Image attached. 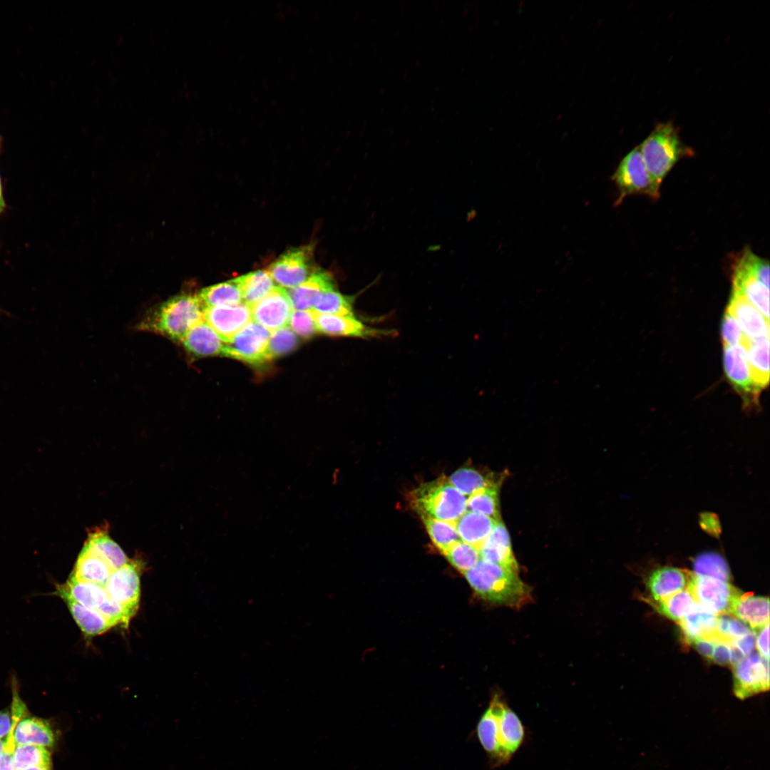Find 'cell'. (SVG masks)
Masks as SVG:
<instances>
[{"mask_svg": "<svg viewBox=\"0 0 770 770\" xmlns=\"http://www.w3.org/2000/svg\"><path fill=\"white\" fill-rule=\"evenodd\" d=\"M769 624L766 625L755 633L756 634V637L755 640V645L756 647V649L759 651V654L766 659H769Z\"/></svg>", "mask_w": 770, "mask_h": 770, "instance_id": "cell-47", "label": "cell"}, {"mask_svg": "<svg viewBox=\"0 0 770 770\" xmlns=\"http://www.w3.org/2000/svg\"><path fill=\"white\" fill-rule=\"evenodd\" d=\"M353 304L354 296L344 295L335 287L322 294L313 310L322 314L355 317Z\"/></svg>", "mask_w": 770, "mask_h": 770, "instance_id": "cell-37", "label": "cell"}, {"mask_svg": "<svg viewBox=\"0 0 770 770\" xmlns=\"http://www.w3.org/2000/svg\"><path fill=\"white\" fill-rule=\"evenodd\" d=\"M611 180L618 192L616 205L630 195H643L654 200H657L659 196V191L653 184L639 145L631 150L621 160L612 175Z\"/></svg>", "mask_w": 770, "mask_h": 770, "instance_id": "cell-6", "label": "cell"}, {"mask_svg": "<svg viewBox=\"0 0 770 770\" xmlns=\"http://www.w3.org/2000/svg\"><path fill=\"white\" fill-rule=\"evenodd\" d=\"M425 528L435 547L444 554L456 542L460 540L455 523L420 515Z\"/></svg>", "mask_w": 770, "mask_h": 770, "instance_id": "cell-35", "label": "cell"}, {"mask_svg": "<svg viewBox=\"0 0 770 770\" xmlns=\"http://www.w3.org/2000/svg\"><path fill=\"white\" fill-rule=\"evenodd\" d=\"M24 770H51V767H31Z\"/></svg>", "mask_w": 770, "mask_h": 770, "instance_id": "cell-56", "label": "cell"}, {"mask_svg": "<svg viewBox=\"0 0 770 770\" xmlns=\"http://www.w3.org/2000/svg\"><path fill=\"white\" fill-rule=\"evenodd\" d=\"M732 292L742 296L769 320V288L736 266Z\"/></svg>", "mask_w": 770, "mask_h": 770, "instance_id": "cell-24", "label": "cell"}, {"mask_svg": "<svg viewBox=\"0 0 770 770\" xmlns=\"http://www.w3.org/2000/svg\"><path fill=\"white\" fill-rule=\"evenodd\" d=\"M13 761L15 770L31 767H51L50 752L43 746L32 744H16Z\"/></svg>", "mask_w": 770, "mask_h": 770, "instance_id": "cell-36", "label": "cell"}, {"mask_svg": "<svg viewBox=\"0 0 770 770\" xmlns=\"http://www.w3.org/2000/svg\"><path fill=\"white\" fill-rule=\"evenodd\" d=\"M755 633L751 632L735 640L732 644L736 646L745 657L750 654L755 647Z\"/></svg>", "mask_w": 770, "mask_h": 770, "instance_id": "cell-49", "label": "cell"}, {"mask_svg": "<svg viewBox=\"0 0 770 770\" xmlns=\"http://www.w3.org/2000/svg\"><path fill=\"white\" fill-rule=\"evenodd\" d=\"M741 346L746 352L753 381L760 391L769 381V337L751 339L746 337Z\"/></svg>", "mask_w": 770, "mask_h": 770, "instance_id": "cell-22", "label": "cell"}, {"mask_svg": "<svg viewBox=\"0 0 770 770\" xmlns=\"http://www.w3.org/2000/svg\"><path fill=\"white\" fill-rule=\"evenodd\" d=\"M312 248L303 246L287 250L268 270L272 279L282 288H294L306 281L312 268Z\"/></svg>", "mask_w": 770, "mask_h": 770, "instance_id": "cell-9", "label": "cell"}, {"mask_svg": "<svg viewBox=\"0 0 770 770\" xmlns=\"http://www.w3.org/2000/svg\"><path fill=\"white\" fill-rule=\"evenodd\" d=\"M498 491L499 488H486L468 496L467 510L486 515L500 522Z\"/></svg>", "mask_w": 770, "mask_h": 770, "instance_id": "cell-38", "label": "cell"}, {"mask_svg": "<svg viewBox=\"0 0 770 770\" xmlns=\"http://www.w3.org/2000/svg\"><path fill=\"white\" fill-rule=\"evenodd\" d=\"M727 311L736 319L749 339L769 337V320L742 296L732 292Z\"/></svg>", "mask_w": 770, "mask_h": 770, "instance_id": "cell-17", "label": "cell"}, {"mask_svg": "<svg viewBox=\"0 0 770 770\" xmlns=\"http://www.w3.org/2000/svg\"><path fill=\"white\" fill-rule=\"evenodd\" d=\"M299 339L289 327H284L271 332L267 346L269 360L284 356L297 349Z\"/></svg>", "mask_w": 770, "mask_h": 770, "instance_id": "cell-41", "label": "cell"}, {"mask_svg": "<svg viewBox=\"0 0 770 770\" xmlns=\"http://www.w3.org/2000/svg\"><path fill=\"white\" fill-rule=\"evenodd\" d=\"M14 738L16 744H32L45 748L53 747L56 743L55 734L50 724L36 717L20 719L14 728Z\"/></svg>", "mask_w": 770, "mask_h": 770, "instance_id": "cell-28", "label": "cell"}, {"mask_svg": "<svg viewBox=\"0 0 770 770\" xmlns=\"http://www.w3.org/2000/svg\"><path fill=\"white\" fill-rule=\"evenodd\" d=\"M57 595L63 600L76 623L86 635H101L113 627L97 610L84 607L66 595Z\"/></svg>", "mask_w": 770, "mask_h": 770, "instance_id": "cell-31", "label": "cell"}, {"mask_svg": "<svg viewBox=\"0 0 770 770\" xmlns=\"http://www.w3.org/2000/svg\"><path fill=\"white\" fill-rule=\"evenodd\" d=\"M711 660L723 666L730 664V645L722 642H716Z\"/></svg>", "mask_w": 770, "mask_h": 770, "instance_id": "cell-48", "label": "cell"}, {"mask_svg": "<svg viewBox=\"0 0 770 770\" xmlns=\"http://www.w3.org/2000/svg\"><path fill=\"white\" fill-rule=\"evenodd\" d=\"M271 332L252 321L227 342L222 356L260 366L270 361L267 346Z\"/></svg>", "mask_w": 770, "mask_h": 770, "instance_id": "cell-7", "label": "cell"}, {"mask_svg": "<svg viewBox=\"0 0 770 770\" xmlns=\"http://www.w3.org/2000/svg\"><path fill=\"white\" fill-rule=\"evenodd\" d=\"M692 572L673 566L658 568L650 573L646 586L650 595L648 600H663L688 588Z\"/></svg>", "mask_w": 770, "mask_h": 770, "instance_id": "cell-16", "label": "cell"}, {"mask_svg": "<svg viewBox=\"0 0 770 770\" xmlns=\"http://www.w3.org/2000/svg\"><path fill=\"white\" fill-rule=\"evenodd\" d=\"M180 343L195 357L222 356L225 346L222 339L205 320L191 328Z\"/></svg>", "mask_w": 770, "mask_h": 770, "instance_id": "cell-20", "label": "cell"}, {"mask_svg": "<svg viewBox=\"0 0 770 770\" xmlns=\"http://www.w3.org/2000/svg\"><path fill=\"white\" fill-rule=\"evenodd\" d=\"M105 560L113 570L128 562L125 553L108 534V530L97 528L90 532L83 548Z\"/></svg>", "mask_w": 770, "mask_h": 770, "instance_id": "cell-29", "label": "cell"}, {"mask_svg": "<svg viewBox=\"0 0 770 770\" xmlns=\"http://www.w3.org/2000/svg\"><path fill=\"white\" fill-rule=\"evenodd\" d=\"M4 207H5V202H4L3 195H2L1 184V180H0V213L4 210Z\"/></svg>", "mask_w": 770, "mask_h": 770, "instance_id": "cell-54", "label": "cell"}, {"mask_svg": "<svg viewBox=\"0 0 770 770\" xmlns=\"http://www.w3.org/2000/svg\"><path fill=\"white\" fill-rule=\"evenodd\" d=\"M648 602L661 615L677 622L689 615L697 604L688 588L663 600H648Z\"/></svg>", "mask_w": 770, "mask_h": 770, "instance_id": "cell-34", "label": "cell"}, {"mask_svg": "<svg viewBox=\"0 0 770 770\" xmlns=\"http://www.w3.org/2000/svg\"><path fill=\"white\" fill-rule=\"evenodd\" d=\"M731 615L747 625L755 633L769 624V599L751 592H741Z\"/></svg>", "mask_w": 770, "mask_h": 770, "instance_id": "cell-19", "label": "cell"}, {"mask_svg": "<svg viewBox=\"0 0 770 770\" xmlns=\"http://www.w3.org/2000/svg\"><path fill=\"white\" fill-rule=\"evenodd\" d=\"M694 573L729 582L731 574L724 558L718 553H705L693 561Z\"/></svg>", "mask_w": 770, "mask_h": 770, "instance_id": "cell-39", "label": "cell"}, {"mask_svg": "<svg viewBox=\"0 0 770 770\" xmlns=\"http://www.w3.org/2000/svg\"><path fill=\"white\" fill-rule=\"evenodd\" d=\"M240 286L242 302L250 307L265 297L275 287L268 270H257L236 278Z\"/></svg>", "mask_w": 770, "mask_h": 770, "instance_id": "cell-32", "label": "cell"}, {"mask_svg": "<svg viewBox=\"0 0 770 770\" xmlns=\"http://www.w3.org/2000/svg\"><path fill=\"white\" fill-rule=\"evenodd\" d=\"M447 478L465 496L486 488H500L503 480V474L486 473L468 466L460 468Z\"/></svg>", "mask_w": 770, "mask_h": 770, "instance_id": "cell-25", "label": "cell"}, {"mask_svg": "<svg viewBox=\"0 0 770 770\" xmlns=\"http://www.w3.org/2000/svg\"><path fill=\"white\" fill-rule=\"evenodd\" d=\"M443 555L448 562L463 574L481 560L478 548L461 540L453 543Z\"/></svg>", "mask_w": 770, "mask_h": 770, "instance_id": "cell-40", "label": "cell"}, {"mask_svg": "<svg viewBox=\"0 0 770 770\" xmlns=\"http://www.w3.org/2000/svg\"><path fill=\"white\" fill-rule=\"evenodd\" d=\"M724 372L729 382L746 403L756 400L759 391L753 381L746 355L740 344L724 346Z\"/></svg>", "mask_w": 770, "mask_h": 770, "instance_id": "cell-13", "label": "cell"}, {"mask_svg": "<svg viewBox=\"0 0 770 770\" xmlns=\"http://www.w3.org/2000/svg\"><path fill=\"white\" fill-rule=\"evenodd\" d=\"M205 321L227 342L252 321L251 307L244 302L207 307Z\"/></svg>", "mask_w": 770, "mask_h": 770, "instance_id": "cell-14", "label": "cell"}, {"mask_svg": "<svg viewBox=\"0 0 770 770\" xmlns=\"http://www.w3.org/2000/svg\"><path fill=\"white\" fill-rule=\"evenodd\" d=\"M197 295L206 308L242 302V292L236 279L205 287Z\"/></svg>", "mask_w": 770, "mask_h": 770, "instance_id": "cell-33", "label": "cell"}, {"mask_svg": "<svg viewBox=\"0 0 770 770\" xmlns=\"http://www.w3.org/2000/svg\"><path fill=\"white\" fill-rule=\"evenodd\" d=\"M688 589L699 605L717 615L731 614L736 599L741 592L729 582L697 575L693 572Z\"/></svg>", "mask_w": 770, "mask_h": 770, "instance_id": "cell-8", "label": "cell"}, {"mask_svg": "<svg viewBox=\"0 0 770 770\" xmlns=\"http://www.w3.org/2000/svg\"><path fill=\"white\" fill-rule=\"evenodd\" d=\"M1 310V309H0Z\"/></svg>", "mask_w": 770, "mask_h": 770, "instance_id": "cell-57", "label": "cell"}, {"mask_svg": "<svg viewBox=\"0 0 770 770\" xmlns=\"http://www.w3.org/2000/svg\"><path fill=\"white\" fill-rule=\"evenodd\" d=\"M12 726V717L7 710L0 712V739L7 736Z\"/></svg>", "mask_w": 770, "mask_h": 770, "instance_id": "cell-52", "label": "cell"}, {"mask_svg": "<svg viewBox=\"0 0 770 770\" xmlns=\"http://www.w3.org/2000/svg\"><path fill=\"white\" fill-rule=\"evenodd\" d=\"M408 500L419 515L455 523L467 510V498L443 476L411 491Z\"/></svg>", "mask_w": 770, "mask_h": 770, "instance_id": "cell-5", "label": "cell"}, {"mask_svg": "<svg viewBox=\"0 0 770 770\" xmlns=\"http://www.w3.org/2000/svg\"><path fill=\"white\" fill-rule=\"evenodd\" d=\"M497 523L486 515L466 510L455 525L461 540L480 550Z\"/></svg>", "mask_w": 770, "mask_h": 770, "instance_id": "cell-23", "label": "cell"}, {"mask_svg": "<svg viewBox=\"0 0 770 770\" xmlns=\"http://www.w3.org/2000/svg\"><path fill=\"white\" fill-rule=\"evenodd\" d=\"M479 551L482 560L518 572L509 534L501 521L497 523Z\"/></svg>", "mask_w": 770, "mask_h": 770, "instance_id": "cell-21", "label": "cell"}, {"mask_svg": "<svg viewBox=\"0 0 770 770\" xmlns=\"http://www.w3.org/2000/svg\"><path fill=\"white\" fill-rule=\"evenodd\" d=\"M730 645V664L734 666L743 660L745 657L744 654L734 645Z\"/></svg>", "mask_w": 770, "mask_h": 770, "instance_id": "cell-53", "label": "cell"}, {"mask_svg": "<svg viewBox=\"0 0 770 770\" xmlns=\"http://www.w3.org/2000/svg\"><path fill=\"white\" fill-rule=\"evenodd\" d=\"M478 741L494 767L506 764L525 738V727L518 715L496 694L476 727Z\"/></svg>", "mask_w": 770, "mask_h": 770, "instance_id": "cell-1", "label": "cell"}, {"mask_svg": "<svg viewBox=\"0 0 770 770\" xmlns=\"http://www.w3.org/2000/svg\"><path fill=\"white\" fill-rule=\"evenodd\" d=\"M463 575L474 593L491 605L520 610L533 600L531 587L511 569L481 559Z\"/></svg>", "mask_w": 770, "mask_h": 770, "instance_id": "cell-2", "label": "cell"}, {"mask_svg": "<svg viewBox=\"0 0 770 770\" xmlns=\"http://www.w3.org/2000/svg\"><path fill=\"white\" fill-rule=\"evenodd\" d=\"M54 593L66 595L81 605L95 610L108 597L104 586L78 580L71 575L65 584L57 586Z\"/></svg>", "mask_w": 770, "mask_h": 770, "instance_id": "cell-26", "label": "cell"}, {"mask_svg": "<svg viewBox=\"0 0 770 770\" xmlns=\"http://www.w3.org/2000/svg\"><path fill=\"white\" fill-rule=\"evenodd\" d=\"M105 588L108 595L133 617L138 610L140 596L138 564L128 560L124 565L113 570Z\"/></svg>", "mask_w": 770, "mask_h": 770, "instance_id": "cell-11", "label": "cell"}, {"mask_svg": "<svg viewBox=\"0 0 770 770\" xmlns=\"http://www.w3.org/2000/svg\"><path fill=\"white\" fill-rule=\"evenodd\" d=\"M205 309L197 294L178 295L148 314L139 327L180 343L191 328L205 320Z\"/></svg>", "mask_w": 770, "mask_h": 770, "instance_id": "cell-3", "label": "cell"}, {"mask_svg": "<svg viewBox=\"0 0 770 770\" xmlns=\"http://www.w3.org/2000/svg\"><path fill=\"white\" fill-rule=\"evenodd\" d=\"M721 334L724 346L741 345L746 337L736 319L727 311L722 319Z\"/></svg>", "mask_w": 770, "mask_h": 770, "instance_id": "cell-45", "label": "cell"}, {"mask_svg": "<svg viewBox=\"0 0 770 770\" xmlns=\"http://www.w3.org/2000/svg\"><path fill=\"white\" fill-rule=\"evenodd\" d=\"M113 571L105 560L83 548L71 575L78 580L105 587Z\"/></svg>", "mask_w": 770, "mask_h": 770, "instance_id": "cell-30", "label": "cell"}, {"mask_svg": "<svg viewBox=\"0 0 770 770\" xmlns=\"http://www.w3.org/2000/svg\"><path fill=\"white\" fill-rule=\"evenodd\" d=\"M639 148L653 184L659 191L672 168L680 160L694 153L682 142L678 128L671 121L657 124Z\"/></svg>", "mask_w": 770, "mask_h": 770, "instance_id": "cell-4", "label": "cell"}, {"mask_svg": "<svg viewBox=\"0 0 770 770\" xmlns=\"http://www.w3.org/2000/svg\"><path fill=\"white\" fill-rule=\"evenodd\" d=\"M113 627L121 625L128 627L132 616L109 596L97 610Z\"/></svg>", "mask_w": 770, "mask_h": 770, "instance_id": "cell-44", "label": "cell"}, {"mask_svg": "<svg viewBox=\"0 0 770 770\" xmlns=\"http://www.w3.org/2000/svg\"><path fill=\"white\" fill-rule=\"evenodd\" d=\"M702 527L712 534H717L719 532V523L717 518H714L712 514H703L701 518Z\"/></svg>", "mask_w": 770, "mask_h": 770, "instance_id": "cell-51", "label": "cell"}, {"mask_svg": "<svg viewBox=\"0 0 770 770\" xmlns=\"http://www.w3.org/2000/svg\"><path fill=\"white\" fill-rule=\"evenodd\" d=\"M289 323L294 332L306 339L318 332L312 310L294 309Z\"/></svg>", "mask_w": 770, "mask_h": 770, "instance_id": "cell-43", "label": "cell"}, {"mask_svg": "<svg viewBox=\"0 0 770 770\" xmlns=\"http://www.w3.org/2000/svg\"><path fill=\"white\" fill-rule=\"evenodd\" d=\"M24 717V713L19 709L11 710L12 726L9 734L6 736L4 751L0 761V770H15L13 761L14 751L16 743L14 738V730L17 722Z\"/></svg>", "mask_w": 770, "mask_h": 770, "instance_id": "cell-46", "label": "cell"}, {"mask_svg": "<svg viewBox=\"0 0 770 770\" xmlns=\"http://www.w3.org/2000/svg\"><path fill=\"white\" fill-rule=\"evenodd\" d=\"M717 615L698 602L684 619L678 622L684 639L691 644L697 639L705 638L715 642Z\"/></svg>", "mask_w": 770, "mask_h": 770, "instance_id": "cell-27", "label": "cell"}, {"mask_svg": "<svg viewBox=\"0 0 770 770\" xmlns=\"http://www.w3.org/2000/svg\"><path fill=\"white\" fill-rule=\"evenodd\" d=\"M293 310L287 290L280 287L251 307L252 321L270 332L286 327Z\"/></svg>", "mask_w": 770, "mask_h": 770, "instance_id": "cell-12", "label": "cell"}, {"mask_svg": "<svg viewBox=\"0 0 770 770\" xmlns=\"http://www.w3.org/2000/svg\"><path fill=\"white\" fill-rule=\"evenodd\" d=\"M5 744H6V742H4V741H2V740H1V739H0V761H1V757H2L3 753H4V748H5Z\"/></svg>", "mask_w": 770, "mask_h": 770, "instance_id": "cell-55", "label": "cell"}, {"mask_svg": "<svg viewBox=\"0 0 770 770\" xmlns=\"http://www.w3.org/2000/svg\"><path fill=\"white\" fill-rule=\"evenodd\" d=\"M715 643L716 642L712 640L700 638L694 640L691 644L694 645L696 650L702 656L711 660Z\"/></svg>", "mask_w": 770, "mask_h": 770, "instance_id": "cell-50", "label": "cell"}, {"mask_svg": "<svg viewBox=\"0 0 770 770\" xmlns=\"http://www.w3.org/2000/svg\"><path fill=\"white\" fill-rule=\"evenodd\" d=\"M736 266L769 288V263L767 260L746 248Z\"/></svg>", "mask_w": 770, "mask_h": 770, "instance_id": "cell-42", "label": "cell"}, {"mask_svg": "<svg viewBox=\"0 0 770 770\" xmlns=\"http://www.w3.org/2000/svg\"><path fill=\"white\" fill-rule=\"evenodd\" d=\"M335 287L334 279L329 273L315 269L306 281L288 289L287 292L293 309L311 310L324 292Z\"/></svg>", "mask_w": 770, "mask_h": 770, "instance_id": "cell-18", "label": "cell"}, {"mask_svg": "<svg viewBox=\"0 0 770 770\" xmlns=\"http://www.w3.org/2000/svg\"><path fill=\"white\" fill-rule=\"evenodd\" d=\"M311 310L317 332L327 335L367 338L386 336L391 333L389 330L369 327L355 317L322 314L313 309Z\"/></svg>", "mask_w": 770, "mask_h": 770, "instance_id": "cell-15", "label": "cell"}, {"mask_svg": "<svg viewBox=\"0 0 770 770\" xmlns=\"http://www.w3.org/2000/svg\"><path fill=\"white\" fill-rule=\"evenodd\" d=\"M733 691L736 697L745 699L769 689V664L758 652H751L733 666Z\"/></svg>", "mask_w": 770, "mask_h": 770, "instance_id": "cell-10", "label": "cell"}]
</instances>
